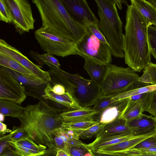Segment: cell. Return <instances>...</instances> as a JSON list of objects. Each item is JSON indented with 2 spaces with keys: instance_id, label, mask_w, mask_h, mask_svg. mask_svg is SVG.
Returning <instances> with one entry per match:
<instances>
[{
  "instance_id": "obj_1",
  "label": "cell",
  "mask_w": 156,
  "mask_h": 156,
  "mask_svg": "<svg viewBox=\"0 0 156 156\" xmlns=\"http://www.w3.org/2000/svg\"><path fill=\"white\" fill-rule=\"evenodd\" d=\"M150 23L132 5H127L122 36L125 63L136 72H140L151 62L148 28Z\"/></svg>"
},
{
  "instance_id": "obj_2",
  "label": "cell",
  "mask_w": 156,
  "mask_h": 156,
  "mask_svg": "<svg viewBox=\"0 0 156 156\" xmlns=\"http://www.w3.org/2000/svg\"><path fill=\"white\" fill-rule=\"evenodd\" d=\"M61 111L40 101L35 104L29 105L25 107L18 119L20 126L35 142L48 148H56L54 133L62 127L64 122L60 115Z\"/></svg>"
},
{
  "instance_id": "obj_3",
  "label": "cell",
  "mask_w": 156,
  "mask_h": 156,
  "mask_svg": "<svg viewBox=\"0 0 156 156\" xmlns=\"http://www.w3.org/2000/svg\"><path fill=\"white\" fill-rule=\"evenodd\" d=\"M32 2L40 13L42 26L76 43L86 33V27L72 17L61 0H32Z\"/></svg>"
},
{
  "instance_id": "obj_4",
  "label": "cell",
  "mask_w": 156,
  "mask_h": 156,
  "mask_svg": "<svg viewBox=\"0 0 156 156\" xmlns=\"http://www.w3.org/2000/svg\"><path fill=\"white\" fill-rule=\"evenodd\" d=\"M50 82L61 84L70 93L81 107L94 105L100 98L101 86L91 80L77 74L66 72L52 65L48 64Z\"/></svg>"
},
{
  "instance_id": "obj_5",
  "label": "cell",
  "mask_w": 156,
  "mask_h": 156,
  "mask_svg": "<svg viewBox=\"0 0 156 156\" xmlns=\"http://www.w3.org/2000/svg\"><path fill=\"white\" fill-rule=\"evenodd\" d=\"M99 18L98 26L107 40L112 55L124 58L122 48L123 23L115 0H95Z\"/></svg>"
},
{
  "instance_id": "obj_6",
  "label": "cell",
  "mask_w": 156,
  "mask_h": 156,
  "mask_svg": "<svg viewBox=\"0 0 156 156\" xmlns=\"http://www.w3.org/2000/svg\"><path fill=\"white\" fill-rule=\"evenodd\" d=\"M105 67L101 85L100 98H113L126 91L140 77L136 72L129 67L125 68L111 64Z\"/></svg>"
},
{
  "instance_id": "obj_7",
  "label": "cell",
  "mask_w": 156,
  "mask_h": 156,
  "mask_svg": "<svg viewBox=\"0 0 156 156\" xmlns=\"http://www.w3.org/2000/svg\"><path fill=\"white\" fill-rule=\"evenodd\" d=\"M87 30L76 43L77 55L92 63L104 66L111 64L112 55L109 45L99 40L87 28Z\"/></svg>"
},
{
  "instance_id": "obj_8",
  "label": "cell",
  "mask_w": 156,
  "mask_h": 156,
  "mask_svg": "<svg viewBox=\"0 0 156 156\" xmlns=\"http://www.w3.org/2000/svg\"><path fill=\"white\" fill-rule=\"evenodd\" d=\"M34 35L41 47L46 53L62 57L77 55L76 42L48 28L41 26L35 31Z\"/></svg>"
},
{
  "instance_id": "obj_9",
  "label": "cell",
  "mask_w": 156,
  "mask_h": 156,
  "mask_svg": "<svg viewBox=\"0 0 156 156\" xmlns=\"http://www.w3.org/2000/svg\"><path fill=\"white\" fill-rule=\"evenodd\" d=\"M12 13L16 30L20 34L34 28L35 20L30 4L26 0H5Z\"/></svg>"
},
{
  "instance_id": "obj_10",
  "label": "cell",
  "mask_w": 156,
  "mask_h": 156,
  "mask_svg": "<svg viewBox=\"0 0 156 156\" xmlns=\"http://www.w3.org/2000/svg\"><path fill=\"white\" fill-rule=\"evenodd\" d=\"M26 97L24 86L10 73L0 68V99L20 105Z\"/></svg>"
},
{
  "instance_id": "obj_11",
  "label": "cell",
  "mask_w": 156,
  "mask_h": 156,
  "mask_svg": "<svg viewBox=\"0 0 156 156\" xmlns=\"http://www.w3.org/2000/svg\"><path fill=\"white\" fill-rule=\"evenodd\" d=\"M0 52L16 60L31 71L41 83L46 84L51 78L48 71H44L38 65L33 63L19 51L11 46L4 40H0Z\"/></svg>"
},
{
  "instance_id": "obj_12",
  "label": "cell",
  "mask_w": 156,
  "mask_h": 156,
  "mask_svg": "<svg viewBox=\"0 0 156 156\" xmlns=\"http://www.w3.org/2000/svg\"><path fill=\"white\" fill-rule=\"evenodd\" d=\"M69 14L76 20L87 27L98 24L99 20L85 0H61Z\"/></svg>"
},
{
  "instance_id": "obj_13",
  "label": "cell",
  "mask_w": 156,
  "mask_h": 156,
  "mask_svg": "<svg viewBox=\"0 0 156 156\" xmlns=\"http://www.w3.org/2000/svg\"><path fill=\"white\" fill-rule=\"evenodd\" d=\"M136 136L134 135L131 130L116 134L98 133L93 142L88 144H84V146L89 150L97 151L101 147L115 144Z\"/></svg>"
},
{
  "instance_id": "obj_14",
  "label": "cell",
  "mask_w": 156,
  "mask_h": 156,
  "mask_svg": "<svg viewBox=\"0 0 156 156\" xmlns=\"http://www.w3.org/2000/svg\"><path fill=\"white\" fill-rule=\"evenodd\" d=\"M128 98L115 101L101 112L97 114L95 121L107 124L119 118L126 107Z\"/></svg>"
},
{
  "instance_id": "obj_15",
  "label": "cell",
  "mask_w": 156,
  "mask_h": 156,
  "mask_svg": "<svg viewBox=\"0 0 156 156\" xmlns=\"http://www.w3.org/2000/svg\"><path fill=\"white\" fill-rule=\"evenodd\" d=\"M8 142L21 156H36L42 154L47 147L36 143L30 137L16 142L8 141Z\"/></svg>"
},
{
  "instance_id": "obj_16",
  "label": "cell",
  "mask_w": 156,
  "mask_h": 156,
  "mask_svg": "<svg viewBox=\"0 0 156 156\" xmlns=\"http://www.w3.org/2000/svg\"><path fill=\"white\" fill-rule=\"evenodd\" d=\"M52 85L49 83H47L44 90L43 98L57 103L70 110L82 108L71 94L66 91L64 94L59 95L55 94L51 90Z\"/></svg>"
},
{
  "instance_id": "obj_17",
  "label": "cell",
  "mask_w": 156,
  "mask_h": 156,
  "mask_svg": "<svg viewBox=\"0 0 156 156\" xmlns=\"http://www.w3.org/2000/svg\"><path fill=\"white\" fill-rule=\"evenodd\" d=\"M152 116L143 114L139 118L133 120L127 121V124L134 136L145 135L156 130Z\"/></svg>"
},
{
  "instance_id": "obj_18",
  "label": "cell",
  "mask_w": 156,
  "mask_h": 156,
  "mask_svg": "<svg viewBox=\"0 0 156 156\" xmlns=\"http://www.w3.org/2000/svg\"><path fill=\"white\" fill-rule=\"evenodd\" d=\"M98 113L93 108L82 107L80 108L63 112L60 115L64 122H74L95 121V116Z\"/></svg>"
},
{
  "instance_id": "obj_19",
  "label": "cell",
  "mask_w": 156,
  "mask_h": 156,
  "mask_svg": "<svg viewBox=\"0 0 156 156\" xmlns=\"http://www.w3.org/2000/svg\"><path fill=\"white\" fill-rule=\"evenodd\" d=\"M155 135H156V130L145 135L137 136L115 144L101 147L96 151L107 153L122 152L134 147L144 140Z\"/></svg>"
},
{
  "instance_id": "obj_20",
  "label": "cell",
  "mask_w": 156,
  "mask_h": 156,
  "mask_svg": "<svg viewBox=\"0 0 156 156\" xmlns=\"http://www.w3.org/2000/svg\"><path fill=\"white\" fill-rule=\"evenodd\" d=\"M133 5L151 24L156 26V8L148 1L131 0Z\"/></svg>"
},
{
  "instance_id": "obj_21",
  "label": "cell",
  "mask_w": 156,
  "mask_h": 156,
  "mask_svg": "<svg viewBox=\"0 0 156 156\" xmlns=\"http://www.w3.org/2000/svg\"><path fill=\"white\" fill-rule=\"evenodd\" d=\"M156 90V85H151L138 81L126 91L112 98L114 101L128 98L141 94L150 93Z\"/></svg>"
},
{
  "instance_id": "obj_22",
  "label": "cell",
  "mask_w": 156,
  "mask_h": 156,
  "mask_svg": "<svg viewBox=\"0 0 156 156\" xmlns=\"http://www.w3.org/2000/svg\"><path fill=\"white\" fill-rule=\"evenodd\" d=\"M0 65L11 69L28 77L39 80L31 71L22 66L19 62L1 52Z\"/></svg>"
},
{
  "instance_id": "obj_23",
  "label": "cell",
  "mask_w": 156,
  "mask_h": 156,
  "mask_svg": "<svg viewBox=\"0 0 156 156\" xmlns=\"http://www.w3.org/2000/svg\"><path fill=\"white\" fill-rule=\"evenodd\" d=\"M105 66L85 61L83 67L90 80L101 86L104 77Z\"/></svg>"
},
{
  "instance_id": "obj_24",
  "label": "cell",
  "mask_w": 156,
  "mask_h": 156,
  "mask_svg": "<svg viewBox=\"0 0 156 156\" xmlns=\"http://www.w3.org/2000/svg\"><path fill=\"white\" fill-rule=\"evenodd\" d=\"M24 109L25 107L14 101L0 99V113L5 116L18 118Z\"/></svg>"
},
{
  "instance_id": "obj_25",
  "label": "cell",
  "mask_w": 156,
  "mask_h": 156,
  "mask_svg": "<svg viewBox=\"0 0 156 156\" xmlns=\"http://www.w3.org/2000/svg\"><path fill=\"white\" fill-rule=\"evenodd\" d=\"M125 119L119 118L106 124L98 132L101 133L116 134L130 131Z\"/></svg>"
},
{
  "instance_id": "obj_26",
  "label": "cell",
  "mask_w": 156,
  "mask_h": 156,
  "mask_svg": "<svg viewBox=\"0 0 156 156\" xmlns=\"http://www.w3.org/2000/svg\"><path fill=\"white\" fill-rule=\"evenodd\" d=\"M143 113L140 104L128 99L126 106L119 118L129 121L140 117Z\"/></svg>"
},
{
  "instance_id": "obj_27",
  "label": "cell",
  "mask_w": 156,
  "mask_h": 156,
  "mask_svg": "<svg viewBox=\"0 0 156 156\" xmlns=\"http://www.w3.org/2000/svg\"><path fill=\"white\" fill-rule=\"evenodd\" d=\"M0 68L10 73L21 84L36 88H39L40 87H42L43 85L45 84L38 80L28 77L8 68L0 65Z\"/></svg>"
},
{
  "instance_id": "obj_28",
  "label": "cell",
  "mask_w": 156,
  "mask_h": 156,
  "mask_svg": "<svg viewBox=\"0 0 156 156\" xmlns=\"http://www.w3.org/2000/svg\"><path fill=\"white\" fill-rule=\"evenodd\" d=\"M29 53L30 55L37 62L41 68L47 64L60 67V64L58 60L50 54L46 53L40 54L37 52L32 50L29 51Z\"/></svg>"
},
{
  "instance_id": "obj_29",
  "label": "cell",
  "mask_w": 156,
  "mask_h": 156,
  "mask_svg": "<svg viewBox=\"0 0 156 156\" xmlns=\"http://www.w3.org/2000/svg\"><path fill=\"white\" fill-rule=\"evenodd\" d=\"M138 81L151 85H156V63L150 62L144 69Z\"/></svg>"
},
{
  "instance_id": "obj_30",
  "label": "cell",
  "mask_w": 156,
  "mask_h": 156,
  "mask_svg": "<svg viewBox=\"0 0 156 156\" xmlns=\"http://www.w3.org/2000/svg\"><path fill=\"white\" fill-rule=\"evenodd\" d=\"M28 137H30L28 133L23 128L20 126L16 129L14 127L11 132L8 135L1 137L0 139L6 140L8 141L16 142Z\"/></svg>"
},
{
  "instance_id": "obj_31",
  "label": "cell",
  "mask_w": 156,
  "mask_h": 156,
  "mask_svg": "<svg viewBox=\"0 0 156 156\" xmlns=\"http://www.w3.org/2000/svg\"><path fill=\"white\" fill-rule=\"evenodd\" d=\"M98 122H99L94 121L74 122H64L62 127L65 129H72L81 132Z\"/></svg>"
},
{
  "instance_id": "obj_32",
  "label": "cell",
  "mask_w": 156,
  "mask_h": 156,
  "mask_svg": "<svg viewBox=\"0 0 156 156\" xmlns=\"http://www.w3.org/2000/svg\"><path fill=\"white\" fill-rule=\"evenodd\" d=\"M105 125L99 122L88 129L81 131L79 135V138L87 139L91 138L97 135Z\"/></svg>"
},
{
  "instance_id": "obj_33",
  "label": "cell",
  "mask_w": 156,
  "mask_h": 156,
  "mask_svg": "<svg viewBox=\"0 0 156 156\" xmlns=\"http://www.w3.org/2000/svg\"><path fill=\"white\" fill-rule=\"evenodd\" d=\"M13 19L11 11L5 0H0V20L9 23H12Z\"/></svg>"
},
{
  "instance_id": "obj_34",
  "label": "cell",
  "mask_w": 156,
  "mask_h": 156,
  "mask_svg": "<svg viewBox=\"0 0 156 156\" xmlns=\"http://www.w3.org/2000/svg\"><path fill=\"white\" fill-rule=\"evenodd\" d=\"M150 93H146L140 94L130 97L128 99L129 100L136 102L140 104L143 113L145 112L149 105Z\"/></svg>"
},
{
  "instance_id": "obj_35",
  "label": "cell",
  "mask_w": 156,
  "mask_h": 156,
  "mask_svg": "<svg viewBox=\"0 0 156 156\" xmlns=\"http://www.w3.org/2000/svg\"><path fill=\"white\" fill-rule=\"evenodd\" d=\"M120 152L129 155L142 154H156V147L136 149H129Z\"/></svg>"
},
{
  "instance_id": "obj_36",
  "label": "cell",
  "mask_w": 156,
  "mask_h": 156,
  "mask_svg": "<svg viewBox=\"0 0 156 156\" xmlns=\"http://www.w3.org/2000/svg\"><path fill=\"white\" fill-rule=\"evenodd\" d=\"M115 101L112 98H100L94 105L93 108L99 113Z\"/></svg>"
},
{
  "instance_id": "obj_37",
  "label": "cell",
  "mask_w": 156,
  "mask_h": 156,
  "mask_svg": "<svg viewBox=\"0 0 156 156\" xmlns=\"http://www.w3.org/2000/svg\"><path fill=\"white\" fill-rule=\"evenodd\" d=\"M84 144L82 146L68 147L67 149L70 156H84L86 153L90 152L89 150L84 146Z\"/></svg>"
},
{
  "instance_id": "obj_38",
  "label": "cell",
  "mask_w": 156,
  "mask_h": 156,
  "mask_svg": "<svg viewBox=\"0 0 156 156\" xmlns=\"http://www.w3.org/2000/svg\"><path fill=\"white\" fill-rule=\"evenodd\" d=\"M148 37L150 51H156V27L152 25L148 28Z\"/></svg>"
},
{
  "instance_id": "obj_39",
  "label": "cell",
  "mask_w": 156,
  "mask_h": 156,
  "mask_svg": "<svg viewBox=\"0 0 156 156\" xmlns=\"http://www.w3.org/2000/svg\"><path fill=\"white\" fill-rule=\"evenodd\" d=\"M156 147V135L150 136L130 149H141Z\"/></svg>"
},
{
  "instance_id": "obj_40",
  "label": "cell",
  "mask_w": 156,
  "mask_h": 156,
  "mask_svg": "<svg viewBox=\"0 0 156 156\" xmlns=\"http://www.w3.org/2000/svg\"><path fill=\"white\" fill-rule=\"evenodd\" d=\"M86 27L98 39L109 44L106 38L99 29L98 24H91Z\"/></svg>"
},
{
  "instance_id": "obj_41",
  "label": "cell",
  "mask_w": 156,
  "mask_h": 156,
  "mask_svg": "<svg viewBox=\"0 0 156 156\" xmlns=\"http://www.w3.org/2000/svg\"><path fill=\"white\" fill-rule=\"evenodd\" d=\"M145 111L152 116L156 117V90L150 93L149 105Z\"/></svg>"
},
{
  "instance_id": "obj_42",
  "label": "cell",
  "mask_w": 156,
  "mask_h": 156,
  "mask_svg": "<svg viewBox=\"0 0 156 156\" xmlns=\"http://www.w3.org/2000/svg\"><path fill=\"white\" fill-rule=\"evenodd\" d=\"M54 142L55 146L59 150H66L67 148L66 143L56 130L54 133Z\"/></svg>"
},
{
  "instance_id": "obj_43",
  "label": "cell",
  "mask_w": 156,
  "mask_h": 156,
  "mask_svg": "<svg viewBox=\"0 0 156 156\" xmlns=\"http://www.w3.org/2000/svg\"><path fill=\"white\" fill-rule=\"evenodd\" d=\"M0 156H21L15 149L10 145L6 147Z\"/></svg>"
},
{
  "instance_id": "obj_44",
  "label": "cell",
  "mask_w": 156,
  "mask_h": 156,
  "mask_svg": "<svg viewBox=\"0 0 156 156\" xmlns=\"http://www.w3.org/2000/svg\"><path fill=\"white\" fill-rule=\"evenodd\" d=\"M52 86L51 90L55 94L61 95L65 93L66 92L65 87L62 85L58 83H54Z\"/></svg>"
},
{
  "instance_id": "obj_45",
  "label": "cell",
  "mask_w": 156,
  "mask_h": 156,
  "mask_svg": "<svg viewBox=\"0 0 156 156\" xmlns=\"http://www.w3.org/2000/svg\"><path fill=\"white\" fill-rule=\"evenodd\" d=\"M57 151V149L55 148H48L44 151L43 154L36 156H56Z\"/></svg>"
},
{
  "instance_id": "obj_46",
  "label": "cell",
  "mask_w": 156,
  "mask_h": 156,
  "mask_svg": "<svg viewBox=\"0 0 156 156\" xmlns=\"http://www.w3.org/2000/svg\"><path fill=\"white\" fill-rule=\"evenodd\" d=\"M84 143L79 139L73 138H69L68 140L66 143V146L68 147L76 146L83 145Z\"/></svg>"
},
{
  "instance_id": "obj_47",
  "label": "cell",
  "mask_w": 156,
  "mask_h": 156,
  "mask_svg": "<svg viewBox=\"0 0 156 156\" xmlns=\"http://www.w3.org/2000/svg\"><path fill=\"white\" fill-rule=\"evenodd\" d=\"M12 131L7 128V125L3 122H0V133L3 135L7 133H10Z\"/></svg>"
},
{
  "instance_id": "obj_48",
  "label": "cell",
  "mask_w": 156,
  "mask_h": 156,
  "mask_svg": "<svg viewBox=\"0 0 156 156\" xmlns=\"http://www.w3.org/2000/svg\"><path fill=\"white\" fill-rule=\"evenodd\" d=\"M0 140V154H1L6 147L8 145V141L5 140Z\"/></svg>"
},
{
  "instance_id": "obj_49",
  "label": "cell",
  "mask_w": 156,
  "mask_h": 156,
  "mask_svg": "<svg viewBox=\"0 0 156 156\" xmlns=\"http://www.w3.org/2000/svg\"><path fill=\"white\" fill-rule=\"evenodd\" d=\"M56 156H70L68 149L67 150H59L57 151Z\"/></svg>"
},
{
  "instance_id": "obj_50",
  "label": "cell",
  "mask_w": 156,
  "mask_h": 156,
  "mask_svg": "<svg viewBox=\"0 0 156 156\" xmlns=\"http://www.w3.org/2000/svg\"><path fill=\"white\" fill-rule=\"evenodd\" d=\"M115 3L116 5L119 9H121L122 8V4L123 3L126 5H128V4L127 2L125 0H115Z\"/></svg>"
},
{
  "instance_id": "obj_51",
  "label": "cell",
  "mask_w": 156,
  "mask_h": 156,
  "mask_svg": "<svg viewBox=\"0 0 156 156\" xmlns=\"http://www.w3.org/2000/svg\"><path fill=\"white\" fill-rule=\"evenodd\" d=\"M129 156H156V154H142Z\"/></svg>"
},
{
  "instance_id": "obj_52",
  "label": "cell",
  "mask_w": 156,
  "mask_h": 156,
  "mask_svg": "<svg viewBox=\"0 0 156 156\" xmlns=\"http://www.w3.org/2000/svg\"><path fill=\"white\" fill-rule=\"evenodd\" d=\"M150 52L151 54L156 60V51L153 50H151Z\"/></svg>"
},
{
  "instance_id": "obj_53",
  "label": "cell",
  "mask_w": 156,
  "mask_h": 156,
  "mask_svg": "<svg viewBox=\"0 0 156 156\" xmlns=\"http://www.w3.org/2000/svg\"><path fill=\"white\" fill-rule=\"evenodd\" d=\"M5 116L3 114L0 113V122H2L4 121Z\"/></svg>"
},
{
  "instance_id": "obj_54",
  "label": "cell",
  "mask_w": 156,
  "mask_h": 156,
  "mask_svg": "<svg viewBox=\"0 0 156 156\" xmlns=\"http://www.w3.org/2000/svg\"><path fill=\"white\" fill-rule=\"evenodd\" d=\"M148 1L156 8V0H149Z\"/></svg>"
},
{
  "instance_id": "obj_55",
  "label": "cell",
  "mask_w": 156,
  "mask_h": 156,
  "mask_svg": "<svg viewBox=\"0 0 156 156\" xmlns=\"http://www.w3.org/2000/svg\"><path fill=\"white\" fill-rule=\"evenodd\" d=\"M84 156H93L92 154H91V153L90 152H88L86 153Z\"/></svg>"
},
{
  "instance_id": "obj_56",
  "label": "cell",
  "mask_w": 156,
  "mask_h": 156,
  "mask_svg": "<svg viewBox=\"0 0 156 156\" xmlns=\"http://www.w3.org/2000/svg\"><path fill=\"white\" fill-rule=\"evenodd\" d=\"M152 119H153V120L154 121L155 126V127H156V117H153V116H152Z\"/></svg>"
},
{
  "instance_id": "obj_57",
  "label": "cell",
  "mask_w": 156,
  "mask_h": 156,
  "mask_svg": "<svg viewBox=\"0 0 156 156\" xmlns=\"http://www.w3.org/2000/svg\"><path fill=\"white\" fill-rule=\"evenodd\" d=\"M155 27H156V26H155Z\"/></svg>"
}]
</instances>
